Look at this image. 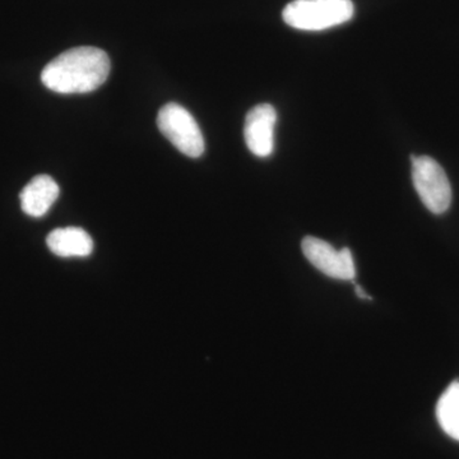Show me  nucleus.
I'll return each mask as SVG.
<instances>
[{
  "label": "nucleus",
  "mask_w": 459,
  "mask_h": 459,
  "mask_svg": "<svg viewBox=\"0 0 459 459\" xmlns=\"http://www.w3.org/2000/svg\"><path fill=\"white\" fill-rule=\"evenodd\" d=\"M437 419L444 433L459 442V382L452 383L440 395Z\"/></svg>",
  "instance_id": "1a4fd4ad"
},
{
  "label": "nucleus",
  "mask_w": 459,
  "mask_h": 459,
  "mask_svg": "<svg viewBox=\"0 0 459 459\" xmlns=\"http://www.w3.org/2000/svg\"><path fill=\"white\" fill-rule=\"evenodd\" d=\"M276 124L277 111L270 104L256 105L247 113L246 126H244V138L253 155L261 159L272 155Z\"/></svg>",
  "instance_id": "423d86ee"
},
{
  "label": "nucleus",
  "mask_w": 459,
  "mask_h": 459,
  "mask_svg": "<svg viewBox=\"0 0 459 459\" xmlns=\"http://www.w3.org/2000/svg\"><path fill=\"white\" fill-rule=\"evenodd\" d=\"M355 13L351 0H294L282 12L286 25L301 31H323L349 22Z\"/></svg>",
  "instance_id": "f03ea898"
},
{
  "label": "nucleus",
  "mask_w": 459,
  "mask_h": 459,
  "mask_svg": "<svg viewBox=\"0 0 459 459\" xmlns=\"http://www.w3.org/2000/svg\"><path fill=\"white\" fill-rule=\"evenodd\" d=\"M110 74V59L99 48L69 49L51 60L41 74L44 86L62 95L98 90Z\"/></svg>",
  "instance_id": "f257e3e1"
},
{
  "label": "nucleus",
  "mask_w": 459,
  "mask_h": 459,
  "mask_svg": "<svg viewBox=\"0 0 459 459\" xmlns=\"http://www.w3.org/2000/svg\"><path fill=\"white\" fill-rule=\"evenodd\" d=\"M50 252L62 258H84L93 250L92 238L81 228H63L51 231L47 238Z\"/></svg>",
  "instance_id": "6e6552de"
},
{
  "label": "nucleus",
  "mask_w": 459,
  "mask_h": 459,
  "mask_svg": "<svg viewBox=\"0 0 459 459\" xmlns=\"http://www.w3.org/2000/svg\"><path fill=\"white\" fill-rule=\"evenodd\" d=\"M160 132L184 155L198 159L204 153V138L198 123L186 108L170 102L157 117Z\"/></svg>",
  "instance_id": "7ed1b4c3"
},
{
  "label": "nucleus",
  "mask_w": 459,
  "mask_h": 459,
  "mask_svg": "<svg viewBox=\"0 0 459 459\" xmlns=\"http://www.w3.org/2000/svg\"><path fill=\"white\" fill-rule=\"evenodd\" d=\"M59 195V186L53 178L38 175L21 192V208L27 216L39 219L49 212Z\"/></svg>",
  "instance_id": "0eeeda50"
},
{
  "label": "nucleus",
  "mask_w": 459,
  "mask_h": 459,
  "mask_svg": "<svg viewBox=\"0 0 459 459\" xmlns=\"http://www.w3.org/2000/svg\"><path fill=\"white\" fill-rule=\"evenodd\" d=\"M355 291L359 298L364 299V300H370L369 295L361 289V286L356 285Z\"/></svg>",
  "instance_id": "9d476101"
},
{
  "label": "nucleus",
  "mask_w": 459,
  "mask_h": 459,
  "mask_svg": "<svg viewBox=\"0 0 459 459\" xmlns=\"http://www.w3.org/2000/svg\"><path fill=\"white\" fill-rule=\"evenodd\" d=\"M412 180L422 204L430 212L442 214L452 204V188L442 166L429 156H412Z\"/></svg>",
  "instance_id": "20e7f679"
},
{
  "label": "nucleus",
  "mask_w": 459,
  "mask_h": 459,
  "mask_svg": "<svg viewBox=\"0 0 459 459\" xmlns=\"http://www.w3.org/2000/svg\"><path fill=\"white\" fill-rule=\"evenodd\" d=\"M305 258L331 279L351 281L356 276L355 262L349 247L337 250L327 241L307 237L301 243Z\"/></svg>",
  "instance_id": "39448f33"
}]
</instances>
